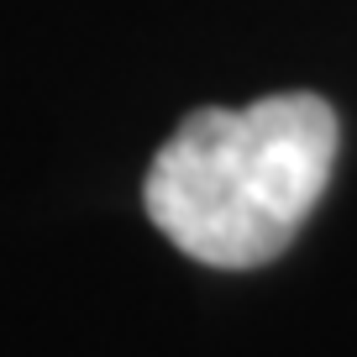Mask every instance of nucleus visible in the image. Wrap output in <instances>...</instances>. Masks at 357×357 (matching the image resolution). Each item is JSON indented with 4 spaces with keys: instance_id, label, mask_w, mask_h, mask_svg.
<instances>
[{
    "instance_id": "1",
    "label": "nucleus",
    "mask_w": 357,
    "mask_h": 357,
    "mask_svg": "<svg viewBox=\"0 0 357 357\" xmlns=\"http://www.w3.org/2000/svg\"><path fill=\"white\" fill-rule=\"evenodd\" d=\"M336 142V111L321 95L195 111L147 168V215L195 263L257 268L310 221L331 184Z\"/></svg>"
}]
</instances>
